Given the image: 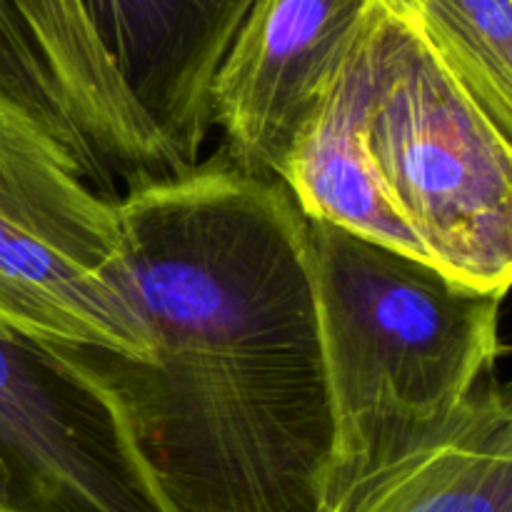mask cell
<instances>
[{
  "label": "cell",
  "mask_w": 512,
  "mask_h": 512,
  "mask_svg": "<svg viewBox=\"0 0 512 512\" xmlns=\"http://www.w3.org/2000/svg\"><path fill=\"white\" fill-rule=\"evenodd\" d=\"M150 360L88 353L178 512H318L333 413L305 250L280 180L220 150L118 200Z\"/></svg>",
  "instance_id": "1"
},
{
  "label": "cell",
  "mask_w": 512,
  "mask_h": 512,
  "mask_svg": "<svg viewBox=\"0 0 512 512\" xmlns=\"http://www.w3.org/2000/svg\"><path fill=\"white\" fill-rule=\"evenodd\" d=\"M333 413L323 503L443 433L500 355L503 293L305 218Z\"/></svg>",
  "instance_id": "2"
},
{
  "label": "cell",
  "mask_w": 512,
  "mask_h": 512,
  "mask_svg": "<svg viewBox=\"0 0 512 512\" xmlns=\"http://www.w3.org/2000/svg\"><path fill=\"white\" fill-rule=\"evenodd\" d=\"M380 75L368 125L375 170L435 268L490 293L512 270V150L445 73L413 20L380 0Z\"/></svg>",
  "instance_id": "3"
},
{
  "label": "cell",
  "mask_w": 512,
  "mask_h": 512,
  "mask_svg": "<svg viewBox=\"0 0 512 512\" xmlns=\"http://www.w3.org/2000/svg\"><path fill=\"white\" fill-rule=\"evenodd\" d=\"M0 310L85 353L150 360L118 200L0 95Z\"/></svg>",
  "instance_id": "4"
},
{
  "label": "cell",
  "mask_w": 512,
  "mask_h": 512,
  "mask_svg": "<svg viewBox=\"0 0 512 512\" xmlns=\"http://www.w3.org/2000/svg\"><path fill=\"white\" fill-rule=\"evenodd\" d=\"M0 503L38 512H178L88 353L0 310Z\"/></svg>",
  "instance_id": "5"
},
{
  "label": "cell",
  "mask_w": 512,
  "mask_h": 512,
  "mask_svg": "<svg viewBox=\"0 0 512 512\" xmlns=\"http://www.w3.org/2000/svg\"><path fill=\"white\" fill-rule=\"evenodd\" d=\"M0 95L103 198L118 200V183L135 190L190 170L128 93L78 0H0Z\"/></svg>",
  "instance_id": "6"
},
{
  "label": "cell",
  "mask_w": 512,
  "mask_h": 512,
  "mask_svg": "<svg viewBox=\"0 0 512 512\" xmlns=\"http://www.w3.org/2000/svg\"><path fill=\"white\" fill-rule=\"evenodd\" d=\"M375 0H255L213 80V125L245 173L280 180Z\"/></svg>",
  "instance_id": "7"
},
{
  "label": "cell",
  "mask_w": 512,
  "mask_h": 512,
  "mask_svg": "<svg viewBox=\"0 0 512 512\" xmlns=\"http://www.w3.org/2000/svg\"><path fill=\"white\" fill-rule=\"evenodd\" d=\"M255 0H78L128 93L185 168L213 128V80Z\"/></svg>",
  "instance_id": "8"
},
{
  "label": "cell",
  "mask_w": 512,
  "mask_h": 512,
  "mask_svg": "<svg viewBox=\"0 0 512 512\" xmlns=\"http://www.w3.org/2000/svg\"><path fill=\"white\" fill-rule=\"evenodd\" d=\"M378 8L380 0H375L353 48L295 140L280 183L305 218L428 260L390 203L370 155L368 125L380 75Z\"/></svg>",
  "instance_id": "9"
},
{
  "label": "cell",
  "mask_w": 512,
  "mask_h": 512,
  "mask_svg": "<svg viewBox=\"0 0 512 512\" xmlns=\"http://www.w3.org/2000/svg\"><path fill=\"white\" fill-rule=\"evenodd\" d=\"M318 512H512V413L488 378L453 423L363 475Z\"/></svg>",
  "instance_id": "10"
},
{
  "label": "cell",
  "mask_w": 512,
  "mask_h": 512,
  "mask_svg": "<svg viewBox=\"0 0 512 512\" xmlns=\"http://www.w3.org/2000/svg\"><path fill=\"white\" fill-rule=\"evenodd\" d=\"M415 30L490 123L512 135V0H420Z\"/></svg>",
  "instance_id": "11"
},
{
  "label": "cell",
  "mask_w": 512,
  "mask_h": 512,
  "mask_svg": "<svg viewBox=\"0 0 512 512\" xmlns=\"http://www.w3.org/2000/svg\"><path fill=\"white\" fill-rule=\"evenodd\" d=\"M383 3L388 5V8H393L395 13L410 18V15H413V10H415V5H418L420 0H383Z\"/></svg>",
  "instance_id": "12"
},
{
  "label": "cell",
  "mask_w": 512,
  "mask_h": 512,
  "mask_svg": "<svg viewBox=\"0 0 512 512\" xmlns=\"http://www.w3.org/2000/svg\"><path fill=\"white\" fill-rule=\"evenodd\" d=\"M0 512H38V510H23V508H13V505L0 503Z\"/></svg>",
  "instance_id": "13"
}]
</instances>
